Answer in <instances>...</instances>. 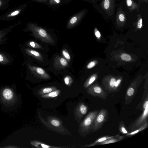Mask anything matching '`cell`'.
<instances>
[{"mask_svg": "<svg viewBox=\"0 0 148 148\" xmlns=\"http://www.w3.org/2000/svg\"><path fill=\"white\" fill-rule=\"evenodd\" d=\"M28 27L34 36L42 42L49 44L55 43L51 35L45 29L36 23L30 22L28 24Z\"/></svg>", "mask_w": 148, "mask_h": 148, "instance_id": "1", "label": "cell"}, {"mask_svg": "<svg viewBox=\"0 0 148 148\" xmlns=\"http://www.w3.org/2000/svg\"><path fill=\"white\" fill-rule=\"evenodd\" d=\"M99 110H96L89 113L81 124L82 131L86 133L92 132L95 119Z\"/></svg>", "mask_w": 148, "mask_h": 148, "instance_id": "2", "label": "cell"}, {"mask_svg": "<svg viewBox=\"0 0 148 148\" xmlns=\"http://www.w3.org/2000/svg\"><path fill=\"white\" fill-rule=\"evenodd\" d=\"M27 6L25 3L10 9L0 16V20L9 21L15 19L25 9Z\"/></svg>", "mask_w": 148, "mask_h": 148, "instance_id": "3", "label": "cell"}, {"mask_svg": "<svg viewBox=\"0 0 148 148\" xmlns=\"http://www.w3.org/2000/svg\"><path fill=\"white\" fill-rule=\"evenodd\" d=\"M108 118V111L104 108L99 110L95 119L92 132H95L100 130Z\"/></svg>", "mask_w": 148, "mask_h": 148, "instance_id": "4", "label": "cell"}, {"mask_svg": "<svg viewBox=\"0 0 148 148\" xmlns=\"http://www.w3.org/2000/svg\"><path fill=\"white\" fill-rule=\"evenodd\" d=\"M148 116V107L143 111L141 115L134 122L132 123L128 127L130 132L134 131L143 125L148 122L147 119Z\"/></svg>", "mask_w": 148, "mask_h": 148, "instance_id": "5", "label": "cell"}, {"mask_svg": "<svg viewBox=\"0 0 148 148\" xmlns=\"http://www.w3.org/2000/svg\"><path fill=\"white\" fill-rule=\"evenodd\" d=\"M85 13L84 10L76 13L69 20L66 25V28L69 29L75 27L83 18Z\"/></svg>", "mask_w": 148, "mask_h": 148, "instance_id": "6", "label": "cell"}, {"mask_svg": "<svg viewBox=\"0 0 148 148\" xmlns=\"http://www.w3.org/2000/svg\"><path fill=\"white\" fill-rule=\"evenodd\" d=\"M101 8L108 16L113 14L115 8V0H102L101 3Z\"/></svg>", "mask_w": 148, "mask_h": 148, "instance_id": "7", "label": "cell"}, {"mask_svg": "<svg viewBox=\"0 0 148 148\" xmlns=\"http://www.w3.org/2000/svg\"><path fill=\"white\" fill-rule=\"evenodd\" d=\"M88 93L94 97L103 100L106 99L108 96L102 88L98 86H95L89 88L88 90Z\"/></svg>", "mask_w": 148, "mask_h": 148, "instance_id": "8", "label": "cell"}, {"mask_svg": "<svg viewBox=\"0 0 148 148\" xmlns=\"http://www.w3.org/2000/svg\"><path fill=\"white\" fill-rule=\"evenodd\" d=\"M53 64L55 68L58 70L65 69L69 65L68 62L65 58L59 56L55 57Z\"/></svg>", "mask_w": 148, "mask_h": 148, "instance_id": "9", "label": "cell"}, {"mask_svg": "<svg viewBox=\"0 0 148 148\" xmlns=\"http://www.w3.org/2000/svg\"><path fill=\"white\" fill-rule=\"evenodd\" d=\"M30 68L32 73L38 78L45 79L50 78L49 75L41 68L30 66Z\"/></svg>", "mask_w": 148, "mask_h": 148, "instance_id": "10", "label": "cell"}, {"mask_svg": "<svg viewBox=\"0 0 148 148\" xmlns=\"http://www.w3.org/2000/svg\"><path fill=\"white\" fill-rule=\"evenodd\" d=\"M127 20L125 13L120 7L118 9L116 16V21L118 25H123L125 23Z\"/></svg>", "mask_w": 148, "mask_h": 148, "instance_id": "11", "label": "cell"}, {"mask_svg": "<svg viewBox=\"0 0 148 148\" xmlns=\"http://www.w3.org/2000/svg\"><path fill=\"white\" fill-rule=\"evenodd\" d=\"M128 9L130 12H132L135 10L138 12L140 8V5L134 0H125Z\"/></svg>", "mask_w": 148, "mask_h": 148, "instance_id": "12", "label": "cell"}, {"mask_svg": "<svg viewBox=\"0 0 148 148\" xmlns=\"http://www.w3.org/2000/svg\"><path fill=\"white\" fill-rule=\"evenodd\" d=\"M27 52L29 54L36 59L38 61L42 62L44 58L42 55L39 52L32 50L28 49Z\"/></svg>", "mask_w": 148, "mask_h": 148, "instance_id": "13", "label": "cell"}, {"mask_svg": "<svg viewBox=\"0 0 148 148\" xmlns=\"http://www.w3.org/2000/svg\"><path fill=\"white\" fill-rule=\"evenodd\" d=\"M123 138V136H119L117 135L113 138L106 140L99 145H105L114 143L122 140Z\"/></svg>", "mask_w": 148, "mask_h": 148, "instance_id": "14", "label": "cell"}, {"mask_svg": "<svg viewBox=\"0 0 148 148\" xmlns=\"http://www.w3.org/2000/svg\"><path fill=\"white\" fill-rule=\"evenodd\" d=\"M115 136H106L101 137L98 139H97L93 143L88 145L87 147H89L97 145L98 144L99 145L100 143L106 140L113 138Z\"/></svg>", "mask_w": 148, "mask_h": 148, "instance_id": "15", "label": "cell"}, {"mask_svg": "<svg viewBox=\"0 0 148 148\" xmlns=\"http://www.w3.org/2000/svg\"><path fill=\"white\" fill-rule=\"evenodd\" d=\"M148 123L147 122L143 125L140 128L126 134V137L131 136L143 130L148 127Z\"/></svg>", "mask_w": 148, "mask_h": 148, "instance_id": "16", "label": "cell"}, {"mask_svg": "<svg viewBox=\"0 0 148 148\" xmlns=\"http://www.w3.org/2000/svg\"><path fill=\"white\" fill-rule=\"evenodd\" d=\"M60 93V90H55L46 94L42 95V97L45 98H53L57 97Z\"/></svg>", "mask_w": 148, "mask_h": 148, "instance_id": "17", "label": "cell"}, {"mask_svg": "<svg viewBox=\"0 0 148 148\" xmlns=\"http://www.w3.org/2000/svg\"><path fill=\"white\" fill-rule=\"evenodd\" d=\"M3 95L6 99L9 100L12 99L13 96L12 91L9 89H5L3 91Z\"/></svg>", "mask_w": 148, "mask_h": 148, "instance_id": "18", "label": "cell"}, {"mask_svg": "<svg viewBox=\"0 0 148 148\" xmlns=\"http://www.w3.org/2000/svg\"><path fill=\"white\" fill-rule=\"evenodd\" d=\"M134 23L135 24L137 28L139 29L141 28L143 24L142 17L141 14H139L137 15L136 21Z\"/></svg>", "mask_w": 148, "mask_h": 148, "instance_id": "19", "label": "cell"}, {"mask_svg": "<svg viewBox=\"0 0 148 148\" xmlns=\"http://www.w3.org/2000/svg\"><path fill=\"white\" fill-rule=\"evenodd\" d=\"M56 88L55 87H45L41 89L39 91L40 95L47 94L55 90Z\"/></svg>", "mask_w": 148, "mask_h": 148, "instance_id": "20", "label": "cell"}, {"mask_svg": "<svg viewBox=\"0 0 148 148\" xmlns=\"http://www.w3.org/2000/svg\"><path fill=\"white\" fill-rule=\"evenodd\" d=\"M10 0H0V11L7 8L9 5Z\"/></svg>", "mask_w": 148, "mask_h": 148, "instance_id": "21", "label": "cell"}, {"mask_svg": "<svg viewBox=\"0 0 148 148\" xmlns=\"http://www.w3.org/2000/svg\"><path fill=\"white\" fill-rule=\"evenodd\" d=\"M79 109V112L82 116L85 115L87 112V107L83 103H82L80 105Z\"/></svg>", "mask_w": 148, "mask_h": 148, "instance_id": "22", "label": "cell"}, {"mask_svg": "<svg viewBox=\"0 0 148 148\" xmlns=\"http://www.w3.org/2000/svg\"><path fill=\"white\" fill-rule=\"evenodd\" d=\"M119 129L120 132L123 134H126L128 133L125 128L124 124L123 121L120 122Z\"/></svg>", "mask_w": 148, "mask_h": 148, "instance_id": "23", "label": "cell"}, {"mask_svg": "<svg viewBox=\"0 0 148 148\" xmlns=\"http://www.w3.org/2000/svg\"><path fill=\"white\" fill-rule=\"evenodd\" d=\"M65 84L68 86H70L73 82V79L72 77L69 75L65 76L64 79Z\"/></svg>", "mask_w": 148, "mask_h": 148, "instance_id": "24", "label": "cell"}, {"mask_svg": "<svg viewBox=\"0 0 148 148\" xmlns=\"http://www.w3.org/2000/svg\"><path fill=\"white\" fill-rule=\"evenodd\" d=\"M62 53L63 56L67 61L68 62H70L71 61V58L67 50L66 49H64L62 50Z\"/></svg>", "mask_w": 148, "mask_h": 148, "instance_id": "25", "label": "cell"}, {"mask_svg": "<svg viewBox=\"0 0 148 148\" xmlns=\"http://www.w3.org/2000/svg\"><path fill=\"white\" fill-rule=\"evenodd\" d=\"M29 45L30 47L36 49H43L41 45L34 41H30L29 42Z\"/></svg>", "mask_w": 148, "mask_h": 148, "instance_id": "26", "label": "cell"}, {"mask_svg": "<svg viewBox=\"0 0 148 148\" xmlns=\"http://www.w3.org/2000/svg\"><path fill=\"white\" fill-rule=\"evenodd\" d=\"M121 59L126 61H129L131 60L130 56L128 54L126 53H123L122 54L121 56Z\"/></svg>", "mask_w": 148, "mask_h": 148, "instance_id": "27", "label": "cell"}, {"mask_svg": "<svg viewBox=\"0 0 148 148\" xmlns=\"http://www.w3.org/2000/svg\"><path fill=\"white\" fill-rule=\"evenodd\" d=\"M51 124L54 126L58 127L60 125V123L59 121L56 119H53L51 121Z\"/></svg>", "mask_w": 148, "mask_h": 148, "instance_id": "28", "label": "cell"}, {"mask_svg": "<svg viewBox=\"0 0 148 148\" xmlns=\"http://www.w3.org/2000/svg\"><path fill=\"white\" fill-rule=\"evenodd\" d=\"M49 4L51 5L59 4L61 2V0H49Z\"/></svg>", "mask_w": 148, "mask_h": 148, "instance_id": "29", "label": "cell"}, {"mask_svg": "<svg viewBox=\"0 0 148 148\" xmlns=\"http://www.w3.org/2000/svg\"><path fill=\"white\" fill-rule=\"evenodd\" d=\"M95 65V63L94 62H90L87 66V68L90 69L94 67Z\"/></svg>", "mask_w": 148, "mask_h": 148, "instance_id": "30", "label": "cell"}, {"mask_svg": "<svg viewBox=\"0 0 148 148\" xmlns=\"http://www.w3.org/2000/svg\"><path fill=\"white\" fill-rule=\"evenodd\" d=\"M121 82V80L119 79L116 81L114 87V90L119 85Z\"/></svg>", "mask_w": 148, "mask_h": 148, "instance_id": "31", "label": "cell"}, {"mask_svg": "<svg viewBox=\"0 0 148 148\" xmlns=\"http://www.w3.org/2000/svg\"><path fill=\"white\" fill-rule=\"evenodd\" d=\"M40 144L41 146L40 147L42 148H49L51 147L49 146V145L44 144L43 143H40Z\"/></svg>", "mask_w": 148, "mask_h": 148, "instance_id": "32", "label": "cell"}, {"mask_svg": "<svg viewBox=\"0 0 148 148\" xmlns=\"http://www.w3.org/2000/svg\"><path fill=\"white\" fill-rule=\"evenodd\" d=\"M95 35L96 37L99 38L101 36V34L100 32L97 30H96L95 32Z\"/></svg>", "mask_w": 148, "mask_h": 148, "instance_id": "33", "label": "cell"}, {"mask_svg": "<svg viewBox=\"0 0 148 148\" xmlns=\"http://www.w3.org/2000/svg\"><path fill=\"white\" fill-rule=\"evenodd\" d=\"M36 1L41 2H46L48 0H36Z\"/></svg>", "mask_w": 148, "mask_h": 148, "instance_id": "34", "label": "cell"}, {"mask_svg": "<svg viewBox=\"0 0 148 148\" xmlns=\"http://www.w3.org/2000/svg\"><path fill=\"white\" fill-rule=\"evenodd\" d=\"M3 60V56L0 54V62H2Z\"/></svg>", "mask_w": 148, "mask_h": 148, "instance_id": "35", "label": "cell"}, {"mask_svg": "<svg viewBox=\"0 0 148 148\" xmlns=\"http://www.w3.org/2000/svg\"><path fill=\"white\" fill-rule=\"evenodd\" d=\"M138 4L140 5L142 2V0H138Z\"/></svg>", "mask_w": 148, "mask_h": 148, "instance_id": "36", "label": "cell"}, {"mask_svg": "<svg viewBox=\"0 0 148 148\" xmlns=\"http://www.w3.org/2000/svg\"><path fill=\"white\" fill-rule=\"evenodd\" d=\"M144 1L145 3H147L148 0H144Z\"/></svg>", "mask_w": 148, "mask_h": 148, "instance_id": "37", "label": "cell"}, {"mask_svg": "<svg viewBox=\"0 0 148 148\" xmlns=\"http://www.w3.org/2000/svg\"><path fill=\"white\" fill-rule=\"evenodd\" d=\"M92 0V1H94V0Z\"/></svg>", "mask_w": 148, "mask_h": 148, "instance_id": "38", "label": "cell"}]
</instances>
